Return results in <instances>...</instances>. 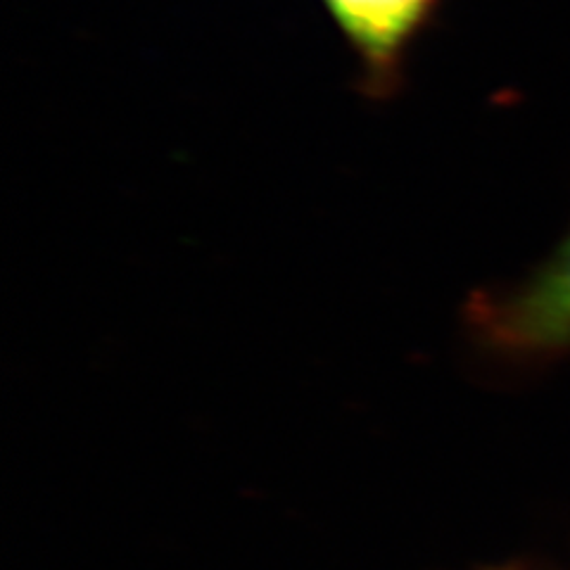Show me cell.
<instances>
[{
  "label": "cell",
  "instance_id": "6da1fadb",
  "mask_svg": "<svg viewBox=\"0 0 570 570\" xmlns=\"http://www.w3.org/2000/svg\"><path fill=\"white\" fill-rule=\"evenodd\" d=\"M471 343L488 362L532 371L570 356V228L542 264L466 305Z\"/></svg>",
  "mask_w": 570,
  "mask_h": 570
},
{
  "label": "cell",
  "instance_id": "7a4b0ae2",
  "mask_svg": "<svg viewBox=\"0 0 570 570\" xmlns=\"http://www.w3.org/2000/svg\"><path fill=\"white\" fill-rule=\"evenodd\" d=\"M324 6L362 65L364 94L390 98L400 88L409 48L440 0H324Z\"/></svg>",
  "mask_w": 570,
  "mask_h": 570
}]
</instances>
